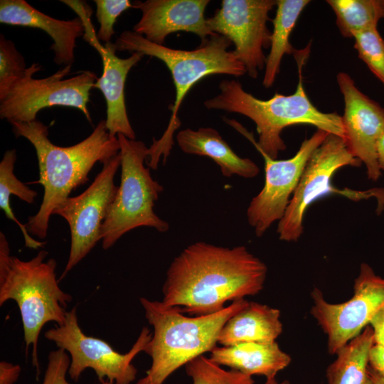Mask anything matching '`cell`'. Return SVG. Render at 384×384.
<instances>
[{
  "label": "cell",
  "mask_w": 384,
  "mask_h": 384,
  "mask_svg": "<svg viewBox=\"0 0 384 384\" xmlns=\"http://www.w3.org/2000/svg\"><path fill=\"white\" fill-rule=\"evenodd\" d=\"M140 303L154 333L144 351L151 358V367L136 384H163L178 368L216 347L225 323L249 302L238 299L217 313L194 317L162 302L142 297Z\"/></svg>",
  "instance_id": "obj_5"
},
{
  "label": "cell",
  "mask_w": 384,
  "mask_h": 384,
  "mask_svg": "<svg viewBox=\"0 0 384 384\" xmlns=\"http://www.w3.org/2000/svg\"><path fill=\"white\" fill-rule=\"evenodd\" d=\"M72 65L62 67L54 74L41 79L33 75L41 68L38 63L28 68L24 76L0 95V117L8 122H31L36 120L42 109L53 106L70 107L80 110L91 122L87 108L90 92L97 75L82 71L64 79Z\"/></svg>",
  "instance_id": "obj_9"
},
{
  "label": "cell",
  "mask_w": 384,
  "mask_h": 384,
  "mask_svg": "<svg viewBox=\"0 0 384 384\" xmlns=\"http://www.w3.org/2000/svg\"><path fill=\"white\" fill-rule=\"evenodd\" d=\"M208 0H146L132 7L142 11L133 31L146 40L164 45L168 35L178 31L193 33L201 42L213 36L204 12Z\"/></svg>",
  "instance_id": "obj_16"
},
{
  "label": "cell",
  "mask_w": 384,
  "mask_h": 384,
  "mask_svg": "<svg viewBox=\"0 0 384 384\" xmlns=\"http://www.w3.org/2000/svg\"><path fill=\"white\" fill-rule=\"evenodd\" d=\"M70 358L62 348L52 351L48 356V363L42 384H70L66 379ZM98 384H112L109 381Z\"/></svg>",
  "instance_id": "obj_30"
},
{
  "label": "cell",
  "mask_w": 384,
  "mask_h": 384,
  "mask_svg": "<svg viewBox=\"0 0 384 384\" xmlns=\"http://www.w3.org/2000/svg\"><path fill=\"white\" fill-rule=\"evenodd\" d=\"M368 373L373 381V384H384V378L374 371L370 366L368 367Z\"/></svg>",
  "instance_id": "obj_35"
},
{
  "label": "cell",
  "mask_w": 384,
  "mask_h": 384,
  "mask_svg": "<svg viewBox=\"0 0 384 384\" xmlns=\"http://www.w3.org/2000/svg\"><path fill=\"white\" fill-rule=\"evenodd\" d=\"M368 365L384 378V346L373 343L368 353Z\"/></svg>",
  "instance_id": "obj_32"
},
{
  "label": "cell",
  "mask_w": 384,
  "mask_h": 384,
  "mask_svg": "<svg viewBox=\"0 0 384 384\" xmlns=\"http://www.w3.org/2000/svg\"><path fill=\"white\" fill-rule=\"evenodd\" d=\"M311 297L310 313L327 337L328 352L335 355L384 307V278L377 275L369 265L362 263L350 299L339 304L329 302L316 287Z\"/></svg>",
  "instance_id": "obj_11"
},
{
  "label": "cell",
  "mask_w": 384,
  "mask_h": 384,
  "mask_svg": "<svg viewBox=\"0 0 384 384\" xmlns=\"http://www.w3.org/2000/svg\"><path fill=\"white\" fill-rule=\"evenodd\" d=\"M94 2L96 4V17L100 23L97 38L105 43L111 42L117 18L124 11L132 8V4L129 0H95Z\"/></svg>",
  "instance_id": "obj_29"
},
{
  "label": "cell",
  "mask_w": 384,
  "mask_h": 384,
  "mask_svg": "<svg viewBox=\"0 0 384 384\" xmlns=\"http://www.w3.org/2000/svg\"><path fill=\"white\" fill-rule=\"evenodd\" d=\"M353 38L358 57L384 85V40L377 28L362 31Z\"/></svg>",
  "instance_id": "obj_27"
},
{
  "label": "cell",
  "mask_w": 384,
  "mask_h": 384,
  "mask_svg": "<svg viewBox=\"0 0 384 384\" xmlns=\"http://www.w3.org/2000/svg\"><path fill=\"white\" fill-rule=\"evenodd\" d=\"M329 134L317 129L302 142L295 155L287 159H272L259 151L265 160V183L247 209V221L257 237L282 218L309 158Z\"/></svg>",
  "instance_id": "obj_14"
},
{
  "label": "cell",
  "mask_w": 384,
  "mask_h": 384,
  "mask_svg": "<svg viewBox=\"0 0 384 384\" xmlns=\"http://www.w3.org/2000/svg\"><path fill=\"white\" fill-rule=\"evenodd\" d=\"M267 274L266 265L245 246L196 242L171 263L161 302L190 315L213 314L223 310L227 302L259 294Z\"/></svg>",
  "instance_id": "obj_1"
},
{
  "label": "cell",
  "mask_w": 384,
  "mask_h": 384,
  "mask_svg": "<svg viewBox=\"0 0 384 384\" xmlns=\"http://www.w3.org/2000/svg\"><path fill=\"white\" fill-rule=\"evenodd\" d=\"M373 343V330L368 325L336 353V359L326 368L328 384H373L368 353Z\"/></svg>",
  "instance_id": "obj_22"
},
{
  "label": "cell",
  "mask_w": 384,
  "mask_h": 384,
  "mask_svg": "<svg viewBox=\"0 0 384 384\" xmlns=\"http://www.w3.org/2000/svg\"><path fill=\"white\" fill-rule=\"evenodd\" d=\"M336 80L344 100V140L351 153L365 164L368 178L376 181L381 175L378 144L384 132V107L363 94L346 73L340 72Z\"/></svg>",
  "instance_id": "obj_15"
},
{
  "label": "cell",
  "mask_w": 384,
  "mask_h": 384,
  "mask_svg": "<svg viewBox=\"0 0 384 384\" xmlns=\"http://www.w3.org/2000/svg\"><path fill=\"white\" fill-rule=\"evenodd\" d=\"M310 45L294 55L299 80L293 94L284 95L276 92L268 100H261L246 92L239 81L223 80L219 85V94L206 100L205 107L238 113L252 119L259 136L257 142L240 123L235 119H223L226 124L250 140L258 151L274 159L279 152L286 149L281 134L289 126L309 124L345 139L342 117L336 112L327 113L318 110L305 92L302 69L309 55Z\"/></svg>",
  "instance_id": "obj_2"
},
{
  "label": "cell",
  "mask_w": 384,
  "mask_h": 384,
  "mask_svg": "<svg viewBox=\"0 0 384 384\" xmlns=\"http://www.w3.org/2000/svg\"><path fill=\"white\" fill-rule=\"evenodd\" d=\"M121 164L119 153L103 164L93 182L82 193L68 197L53 212L68 223L70 249L62 279L101 240V228L116 196L114 176Z\"/></svg>",
  "instance_id": "obj_12"
},
{
  "label": "cell",
  "mask_w": 384,
  "mask_h": 384,
  "mask_svg": "<svg viewBox=\"0 0 384 384\" xmlns=\"http://www.w3.org/2000/svg\"><path fill=\"white\" fill-rule=\"evenodd\" d=\"M282 332L279 309L249 302L225 323L219 333L218 343L230 346L246 342H273Z\"/></svg>",
  "instance_id": "obj_21"
},
{
  "label": "cell",
  "mask_w": 384,
  "mask_h": 384,
  "mask_svg": "<svg viewBox=\"0 0 384 384\" xmlns=\"http://www.w3.org/2000/svg\"><path fill=\"white\" fill-rule=\"evenodd\" d=\"M41 250L29 260L10 253L5 235L0 233V306L9 300L16 302L23 324L26 351L31 346L32 363L39 374L38 338L50 321L63 324L72 296L63 292L56 277L55 259L46 260Z\"/></svg>",
  "instance_id": "obj_6"
},
{
  "label": "cell",
  "mask_w": 384,
  "mask_h": 384,
  "mask_svg": "<svg viewBox=\"0 0 384 384\" xmlns=\"http://www.w3.org/2000/svg\"><path fill=\"white\" fill-rule=\"evenodd\" d=\"M28 68L14 42L0 36V95L22 78Z\"/></svg>",
  "instance_id": "obj_28"
},
{
  "label": "cell",
  "mask_w": 384,
  "mask_h": 384,
  "mask_svg": "<svg viewBox=\"0 0 384 384\" xmlns=\"http://www.w3.org/2000/svg\"><path fill=\"white\" fill-rule=\"evenodd\" d=\"M209 359L245 375L275 378L291 363V357L276 341L246 342L230 346L215 347Z\"/></svg>",
  "instance_id": "obj_19"
},
{
  "label": "cell",
  "mask_w": 384,
  "mask_h": 384,
  "mask_svg": "<svg viewBox=\"0 0 384 384\" xmlns=\"http://www.w3.org/2000/svg\"><path fill=\"white\" fill-rule=\"evenodd\" d=\"M275 5L274 0H223L220 8L207 19L213 33L234 44V54L252 78L265 66L263 48L270 46L272 34L267 23Z\"/></svg>",
  "instance_id": "obj_13"
},
{
  "label": "cell",
  "mask_w": 384,
  "mask_h": 384,
  "mask_svg": "<svg viewBox=\"0 0 384 384\" xmlns=\"http://www.w3.org/2000/svg\"><path fill=\"white\" fill-rule=\"evenodd\" d=\"M264 384H292L289 380L278 381L276 378H267Z\"/></svg>",
  "instance_id": "obj_36"
},
{
  "label": "cell",
  "mask_w": 384,
  "mask_h": 384,
  "mask_svg": "<svg viewBox=\"0 0 384 384\" xmlns=\"http://www.w3.org/2000/svg\"><path fill=\"white\" fill-rule=\"evenodd\" d=\"M231 44L228 38L218 33L192 50L174 49L154 43L133 31H124L116 39L117 50L137 52L155 57L165 63L172 76L175 100L169 107L171 116L161 137L154 139L149 147L146 164L151 169H156L161 158L165 162L169 156L174 144V133L181 126L178 112L192 87L211 75L240 77L247 73L245 65L233 51L228 50Z\"/></svg>",
  "instance_id": "obj_4"
},
{
  "label": "cell",
  "mask_w": 384,
  "mask_h": 384,
  "mask_svg": "<svg viewBox=\"0 0 384 384\" xmlns=\"http://www.w3.org/2000/svg\"><path fill=\"white\" fill-rule=\"evenodd\" d=\"M16 160V149L7 150L0 162V208L6 218L15 222L20 228L25 241V245L31 249L43 247L46 242L33 238L28 233L25 224H22L15 216L10 205L11 195L16 196L27 203H33L38 193L22 183L14 174Z\"/></svg>",
  "instance_id": "obj_24"
},
{
  "label": "cell",
  "mask_w": 384,
  "mask_h": 384,
  "mask_svg": "<svg viewBox=\"0 0 384 384\" xmlns=\"http://www.w3.org/2000/svg\"><path fill=\"white\" fill-rule=\"evenodd\" d=\"M361 164L351 153L343 139L329 134L309 158L286 212L278 223L279 239L297 242L304 232V216L308 208L319 198L332 193L341 194L353 201L375 198L378 209L381 210L384 208V189L341 190L332 184L334 174L341 168L360 166Z\"/></svg>",
  "instance_id": "obj_8"
},
{
  "label": "cell",
  "mask_w": 384,
  "mask_h": 384,
  "mask_svg": "<svg viewBox=\"0 0 384 384\" xmlns=\"http://www.w3.org/2000/svg\"><path fill=\"white\" fill-rule=\"evenodd\" d=\"M176 138L183 152L210 158L225 177L235 175L250 178L259 174L258 166L251 159L236 154L213 128L201 127L197 130L187 128L181 130Z\"/></svg>",
  "instance_id": "obj_20"
},
{
  "label": "cell",
  "mask_w": 384,
  "mask_h": 384,
  "mask_svg": "<svg viewBox=\"0 0 384 384\" xmlns=\"http://www.w3.org/2000/svg\"><path fill=\"white\" fill-rule=\"evenodd\" d=\"M309 0L276 1V14L272 19L273 31L271 34L270 51L266 58L265 71L262 84L266 88L274 82L279 72L281 61L285 54L294 55L296 50L289 41L290 35Z\"/></svg>",
  "instance_id": "obj_23"
},
{
  "label": "cell",
  "mask_w": 384,
  "mask_h": 384,
  "mask_svg": "<svg viewBox=\"0 0 384 384\" xmlns=\"http://www.w3.org/2000/svg\"><path fill=\"white\" fill-rule=\"evenodd\" d=\"M10 124L15 136L26 138L36 150L39 179L34 183L42 185L43 196L38 211L28 218L25 226L28 233L45 238L53 210L89 180L96 163L104 164L119 153V139L110 136L105 120L100 121L87 138L65 147L53 144L48 127L37 119Z\"/></svg>",
  "instance_id": "obj_3"
},
{
  "label": "cell",
  "mask_w": 384,
  "mask_h": 384,
  "mask_svg": "<svg viewBox=\"0 0 384 384\" xmlns=\"http://www.w3.org/2000/svg\"><path fill=\"white\" fill-rule=\"evenodd\" d=\"M0 22L43 30L53 39L50 50L58 65H72L76 40L84 36L85 26L81 18L59 20L41 12L24 0H1Z\"/></svg>",
  "instance_id": "obj_18"
},
{
  "label": "cell",
  "mask_w": 384,
  "mask_h": 384,
  "mask_svg": "<svg viewBox=\"0 0 384 384\" xmlns=\"http://www.w3.org/2000/svg\"><path fill=\"white\" fill-rule=\"evenodd\" d=\"M44 336L70 354L68 373L73 380L78 381L85 369L91 368L100 383L131 384L137 373L132 361L139 352L145 351L152 334L147 327H144L132 348L126 353H120L106 341L83 333L74 306L66 312L63 324L48 329Z\"/></svg>",
  "instance_id": "obj_10"
},
{
  "label": "cell",
  "mask_w": 384,
  "mask_h": 384,
  "mask_svg": "<svg viewBox=\"0 0 384 384\" xmlns=\"http://www.w3.org/2000/svg\"><path fill=\"white\" fill-rule=\"evenodd\" d=\"M121 156L120 184L101 228L102 246L107 250L125 233L139 227H149L160 233L169 223L154 211L163 186L151 176L144 162L149 148L142 141L117 134Z\"/></svg>",
  "instance_id": "obj_7"
},
{
  "label": "cell",
  "mask_w": 384,
  "mask_h": 384,
  "mask_svg": "<svg viewBox=\"0 0 384 384\" xmlns=\"http://www.w3.org/2000/svg\"><path fill=\"white\" fill-rule=\"evenodd\" d=\"M102 58L103 70L93 85L101 91L107 105L105 125L110 136L121 134L129 139H135L136 134L130 124L124 98V86L129 70L144 56L140 53H132L127 58L116 55L114 43L100 44L97 36L89 41Z\"/></svg>",
  "instance_id": "obj_17"
},
{
  "label": "cell",
  "mask_w": 384,
  "mask_h": 384,
  "mask_svg": "<svg viewBox=\"0 0 384 384\" xmlns=\"http://www.w3.org/2000/svg\"><path fill=\"white\" fill-rule=\"evenodd\" d=\"M185 366L193 384H255L252 376L233 369L226 370L203 355Z\"/></svg>",
  "instance_id": "obj_26"
},
{
  "label": "cell",
  "mask_w": 384,
  "mask_h": 384,
  "mask_svg": "<svg viewBox=\"0 0 384 384\" xmlns=\"http://www.w3.org/2000/svg\"><path fill=\"white\" fill-rule=\"evenodd\" d=\"M336 14V25L345 38L354 36L366 30L377 28L383 18L381 0H328Z\"/></svg>",
  "instance_id": "obj_25"
},
{
  "label": "cell",
  "mask_w": 384,
  "mask_h": 384,
  "mask_svg": "<svg viewBox=\"0 0 384 384\" xmlns=\"http://www.w3.org/2000/svg\"><path fill=\"white\" fill-rule=\"evenodd\" d=\"M369 326L373 330L374 344L384 346V307L373 317Z\"/></svg>",
  "instance_id": "obj_33"
},
{
  "label": "cell",
  "mask_w": 384,
  "mask_h": 384,
  "mask_svg": "<svg viewBox=\"0 0 384 384\" xmlns=\"http://www.w3.org/2000/svg\"><path fill=\"white\" fill-rule=\"evenodd\" d=\"M378 160L381 171H384V132L378 144Z\"/></svg>",
  "instance_id": "obj_34"
},
{
  "label": "cell",
  "mask_w": 384,
  "mask_h": 384,
  "mask_svg": "<svg viewBox=\"0 0 384 384\" xmlns=\"http://www.w3.org/2000/svg\"><path fill=\"white\" fill-rule=\"evenodd\" d=\"M21 368L17 364L3 361L0 362V384H14L18 379Z\"/></svg>",
  "instance_id": "obj_31"
}]
</instances>
